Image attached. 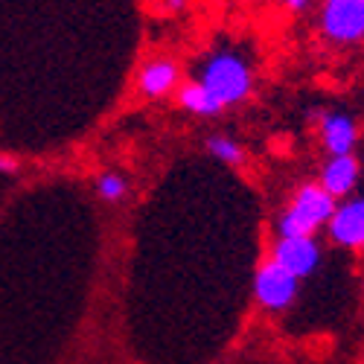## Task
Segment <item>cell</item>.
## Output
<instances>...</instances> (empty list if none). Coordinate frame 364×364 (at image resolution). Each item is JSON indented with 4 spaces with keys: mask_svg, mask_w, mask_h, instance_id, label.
Segmentation results:
<instances>
[{
    "mask_svg": "<svg viewBox=\"0 0 364 364\" xmlns=\"http://www.w3.org/2000/svg\"><path fill=\"white\" fill-rule=\"evenodd\" d=\"M251 90H254V73L248 58L233 50H216L201 62L196 79L178 85L175 100L181 111L210 119L239 102H245Z\"/></svg>",
    "mask_w": 364,
    "mask_h": 364,
    "instance_id": "obj_1",
    "label": "cell"
},
{
    "mask_svg": "<svg viewBox=\"0 0 364 364\" xmlns=\"http://www.w3.org/2000/svg\"><path fill=\"white\" fill-rule=\"evenodd\" d=\"M338 201L332 198L321 184H300L289 201V207L277 216V236L297 239V236H315L336 213Z\"/></svg>",
    "mask_w": 364,
    "mask_h": 364,
    "instance_id": "obj_2",
    "label": "cell"
},
{
    "mask_svg": "<svg viewBox=\"0 0 364 364\" xmlns=\"http://www.w3.org/2000/svg\"><path fill=\"white\" fill-rule=\"evenodd\" d=\"M318 33L336 47L364 41V0H321Z\"/></svg>",
    "mask_w": 364,
    "mask_h": 364,
    "instance_id": "obj_3",
    "label": "cell"
},
{
    "mask_svg": "<svg viewBox=\"0 0 364 364\" xmlns=\"http://www.w3.org/2000/svg\"><path fill=\"white\" fill-rule=\"evenodd\" d=\"M300 294V280L291 277L274 259H262L254 274V297L265 312H286Z\"/></svg>",
    "mask_w": 364,
    "mask_h": 364,
    "instance_id": "obj_4",
    "label": "cell"
},
{
    "mask_svg": "<svg viewBox=\"0 0 364 364\" xmlns=\"http://www.w3.org/2000/svg\"><path fill=\"white\" fill-rule=\"evenodd\" d=\"M271 259L303 283L321 268L323 248L315 236H297V239H280L277 236V242L271 245Z\"/></svg>",
    "mask_w": 364,
    "mask_h": 364,
    "instance_id": "obj_5",
    "label": "cell"
},
{
    "mask_svg": "<svg viewBox=\"0 0 364 364\" xmlns=\"http://www.w3.org/2000/svg\"><path fill=\"white\" fill-rule=\"evenodd\" d=\"M326 236L338 248L364 251V196L347 198L336 207V213L326 222Z\"/></svg>",
    "mask_w": 364,
    "mask_h": 364,
    "instance_id": "obj_6",
    "label": "cell"
},
{
    "mask_svg": "<svg viewBox=\"0 0 364 364\" xmlns=\"http://www.w3.org/2000/svg\"><path fill=\"white\" fill-rule=\"evenodd\" d=\"M181 85V68L172 58H149L137 73V94L143 100H166Z\"/></svg>",
    "mask_w": 364,
    "mask_h": 364,
    "instance_id": "obj_7",
    "label": "cell"
},
{
    "mask_svg": "<svg viewBox=\"0 0 364 364\" xmlns=\"http://www.w3.org/2000/svg\"><path fill=\"white\" fill-rule=\"evenodd\" d=\"M321 143L326 155H353L358 143V126L355 119L344 111H326L321 114Z\"/></svg>",
    "mask_w": 364,
    "mask_h": 364,
    "instance_id": "obj_8",
    "label": "cell"
},
{
    "mask_svg": "<svg viewBox=\"0 0 364 364\" xmlns=\"http://www.w3.org/2000/svg\"><path fill=\"white\" fill-rule=\"evenodd\" d=\"M358 178H361V164L355 155H332V158H326V164L321 169L318 184L336 201H341L355 190Z\"/></svg>",
    "mask_w": 364,
    "mask_h": 364,
    "instance_id": "obj_9",
    "label": "cell"
},
{
    "mask_svg": "<svg viewBox=\"0 0 364 364\" xmlns=\"http://www.w3.org/2000/svg\"><path fill=\"white\" fill-rule=\"evenodd\" d=\"M132 184H129V178L123 172H117V169H105L94 178V193L97 198L108 201V204H119L126 196H129Z\"/></svg>",
    "mask_w": 364,
    "mask_h": 364,
    "instance_id": "obj_10",
    "label": "cell"
},
{
    "mask_svg": "<svg viewBox=\"0 0 364 364\" xmlns=\"http://www.w3.org/2000/svg\"><path fill=\"white\" fill-rule=\"evenodd\" d=\"M204 149H207V155L210 158H216L228 166H242L245 164V149H242L239 140L228 137V134H210L204 140Z\"/></svg>",
    "mask_w": 364,
    "mask_h": 364,
    "instance_id": "obj_11",
    "label": "cell"
},
{
    "mask_svg": "<svg viewBox=\"0 0 364 364\" xmlns=\"http://www.w3.org/2000/svg\"><path fill=\"white\" fill-rule=\"evenodd\" d=\"M289 15H306L312 9V0H280Z\"/></svg>",
    "mask_w": 364,
    "mask_h": 364,
    "instance_id": "obj_12",
    "label": "cell"
},
{
    "mask_svg": "<svg viewBox=\"0 0 364 364\" xmlns=\"http://www.w3.org/2000/svg\"><path fill=\"white\" fill-rule=\"evenodd\" d=\"M18 172V161L9 155H0V175H15Z\"/></svg>",
    "mask_w": 364,
    "mask_h": 364,
    "instance_id": "obj_13",
    "label": "cell"
},
{
    "mask_svg": "<svg viewBox=\"0 0 364 364\" xmlns=\"http://www.w3.org/2000/svg\"><path fill=\"white\" fill-rule=\"evenodd\" d=\"M164 9L166 12H184L187 9V0H164Z\"/></svg>",
    "mask_w": 364,
    "mask_h": 364,
    "instance_id": "obj_14",
    "label": "cell"
}]
</instances>
